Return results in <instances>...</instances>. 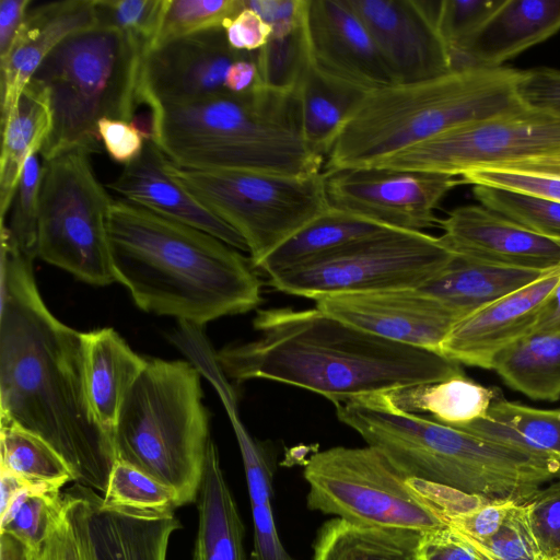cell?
Here are the masks:
<instances>
[{"label":"cell","mask_w":560,"mask_h":560,"mask_svg":"<svg viewBox=\"0 0 560 560\" xmlns=\"http://www.w3.org/2000/svg\"><path fill=\"white\" fill-rule=\"evenodd\" d=\"M0 237V422L43 439L66 460L74 483L103 494L117 459L89 400L83 332L47 308L35 257Z\"/></svg>","instance_id":"6da1fadb"},{"label":"cell","mask_w":560,"mask_h":560,"mask_svg":"<svg viewBox=\"0 0 560 560\" xmlns=\"http://www.w3.org/2000/svg\"><path fill=\"white\" fill-rule=\"evenodd\" d=\"M258 336L215 353L228 378H262L345 404L359 398L464 374L443 354L384 339L316 306L260 310Z\"/></svg>","instance_id":"7a4b0ae2"},{"label":"cell","mask_w":560,"mask_h":560,"mask_svg":"<svg viewBox=\"0 0 560 560\" xmlns=\"http://www.w3.org/2000/svg\"><path fill=\"white\" fill-rule=\"evenodd\" d=\"M107 229L116 282L144 312L202 327L261 300L250 259L205 231L124 199L113 200Z\"/></svg>","instance_id":"3957f363"},{"label":"cell","mask_w":560,"mask_h":560,"mask_svg":"<svg viewBox=\"0 0 560 560\" xmlns=\"http://www.w3.org/2000/svg\"><path fill=\"white\" fill-rule=\"evenodd\" d=\"M150 112V140L179 167L289 176L322 173L325 156L304 138L299 92H277L258 83L246 93L158 104Z\"/></svg>","instance_id":"277c9868"},{"label":"cell","mask_w":560,"mask_h":560,"mask_svg":"<svg viewBox=\"0 0 560 560\" xmlns=\"http://www.w3.org/2000/svg\"><path fill=\"white\" fill-rule=\"evenodd\" d=\"M336 413L409 478L520 503L559 478L538 454L395 410L374 396L336 405Z\"/></svg>","instance_id":"5b68a950"},{"label":"cell","mask_w":560,"mask_h":560,"mask_svg":"<svg viewBox=\"0 0 560 560\" xmlns=\"http://www.w3.org/2000/svg\"><path fill=\"white\" fill-rule=\"evenodd\" d=\"M520 74L508 67H460L366 92L338 132L325 171L371 166L448 130L522 110Z\"/></svg>","instance_id":"8992f818"},{"label":"cell","mask_w":560,"mask_h":560,"mask_svg":"<svg viewBox=\"0 0 560 560\" xmlns=\"http://www.w3.org/2000/svg\"><path fill=\"white\" fill-rule=\"evenodd\" d=\"M199 371L183 360H147L113 432L116 459L197 500L210 442Z\"/></svg>","instance_id":"52a82bcc"},{"label":"cell","mask_w":560,"mask_h":560,"mask_svg":"<svg viewBox=\"0 0 560 560\" xmlns=\"http://www.w3.org/2000/svg\"><path fill=\"white\" fill-rule=\"evenodd\" d=\"M143 59L124 33L98 25L70 34L48 54L31 79L46 89L51 109L43 161L77 147L100 152L102 118L135 125Z\"/></svg>","instance_id":"ba28073f"},{"label":"cell","mask_w":560,"mask_h":560,"mask_svg":"<svg viewBox=\"0 0 560 560\" xmlns=\"http://www.w3.org/2000/svg\"><path fill=\"white\" fill-rule=\"evenodd\" d=\"M170 177L245 240L254 268L330 208L324 172L289 176L235 170H191L168 160Z\"/></svg>","instance_id":"9c48e42d"},{"label":"cell","mask_w":560,"mask_h":560,"mask_svg":"<svg viewBox=\"0 0 560 560\" xmlns=\"http://www.w3.org/2000/svg\"><path fill=\"white\" fill-rule=\"evenodd\" d=\"M91 153L77 147L43 161L36 255L103 287L116 282L107 229L113 200L94 173Z\"/></svg>","instance_id":"30bf717a"},{"label":"cell","mask_w":560,"mask_h":560,"mask_svg":"<svg viewBox=\"0 0 560 560\" xmlns=\"http://www.w3.org/2000/svg\"><path fill=\"white\" fill-rule=\"evenodd\" d=\"M307 506L351 523L420 532L447 526L441 512L377 448L336 446L306 462Z\"/></svg>","instance_id":"8fae6325"},{"label":"cell","mask_w":560,"mask_h":560,"mask_svg":"<svg viewBox=\"0 0 560 560\" xmlns=\"http://www.w3.org/2000/svg\"><path fill=\"white\" fill-rule=\"evenodd\" d=\"M440 237L385 228L269 277L276 290L317 301L339 294L417 289L453 257Z\"/></svg>","instance_id":"7c38bea8"},{"label":"cell","mask_w":560,"mask_h":560,"mask_svg":"<svg viewBox=\"0 0 560 560\" xmlns=\"http://www.w3.org/2000/svg\"><path fill=\"white\" fill-rule=\"evenodd\" d=\"M560 152V118L524 108L462 126L407 147L371 166L463 175Z\"/></svg>","instance_id":"4fadbf2b"},{"label":"cell","mask_w":560,"mask_h":560,"mask_svg":"<svg viewBox=\"0 0 560 560\" xmlns=\"http://www.w3.org/2000/svg\"><path fill=\"white\" fill-rule=\"evenodd\" d=\"M330 207L378 224L423 232L439 225L435 209L457 176L377 166L324 171Z\"/></svg>","instance_id":"5bb4252c"},{"label":"cell","mask_w":560,"mask_h":560,"mask_svg":"<svg viewBox=\"0 0 560 560\" xmlns=\"http://www.w3.org/2000/svg\"><path fill=\"white\" fill-rule=\"evenodd\" d=\"M250 51L233 49L224 28L214 27L153 49L141 71V106L177 105L228 94L231 66Z\"/></svg>","instance_id":"9a60e30c"},{"label":"cell","mask_w":560,"mask_h":560,"mask_svg":"<svg viewBox=\"0 0 560 560\" xmlns=\"http://www.w3.org/2000/svg\"><path fill=\"white\" fill-rule=\"evenodd\" d=\"M315 306L366 332L439 353L460 319L419 288L330 295Z\"/></svg>","instance_id":"2e32d148"},{"label":"cell","mask_w":560,"mask_h":560,"mask_svg":"<svg viewBox=\"0 0 560 560\" xmlns=\"http://www.w3.org/2000/svg\"><path fill=\"white\" fill-rule=\"evenodd\" d=\"M369 31L395 83H409L454 69L447 46L423 0H346Z\"/></svg>","instance_id":"e0dca14e"},{"label":"cell","mask_w":560,"mask_h":560,"mask_svg":"<svg viewBox=\"0 0 560 560\" xmlns=\"http://www.w3.org/2000/svg\"><path fill=\"white\" fill-rule=\"evenodd\" d=\"M442 243L453 254L495 266L556 271L560 242L547 238L483 206L452 210L439 220Z\"/></svg>","instance_id":"ac0fdd59"},{"label":"cell","mask_w":560,"mask_h":560,"mask_svg":"<svg viewBox=\"0 0 560 560\" xmlns=\"http://www.w3.org/2000/svg\"><path fill=\"white\" fill-rule=\"evenodd\" d=\"M306 28L312 65L370 92L395 83L369 31L346 0H310Z\"/></svg>","instance_id":"d6986e66"},{"label":"cell","mask_w":560,"mask_h":560,"mask_svg":"<svg viewBox=\"0 0 560 560\" xmlns=\"http://www.w3.org/2000/svg\"><path fill=\"white\" fill-rule=\"evenodd\" d=\"M559 280L560 270L550 272L464 316L445 337L440 353L460 365L491 370L499 352L534 330Z\"/></svg>","instance_id":"ffe728a7"},{"label":"cell","mask_w":560,"mask_h":560,"mask_svg":"<svg viewBox=\"0 0 560 560\" xmlns=\"http://www.w3.org/2000/svg\"><path fill=\"white\" fill-rule=\"evenodd\" d=\"M97 26L93 0H67L31 5L13 44L0 58L1 127L14 113L32 77L67 36Z\"/></svg>","instance_id":"44dd1931"},{"label":"cell","mask_w":560,"mask_h":560,"mask_svg":"<svg viewBox=\"0 0 560 560\" xmlns=\"http://www.w3.org/2000/svg\"><path fill=\"white\" fill-rule=\"evenodd\" d=\"M166 161L159 147L152 140H147L140 155L125 165L107 187L128 202L205 231L237 250L248 252L245 240L235 229L200 205L170 177L165 170Z\"/></svg>","instance_id":"7402d4cb"},{"label":"cell","mask_w":560,"mask_h":560,"mask_svg":"<svg viewBox=\"0 0 560 560\" xmlns=\"http://www.w3.org/2000/svg\"><path fill=\"white\" fill-rule=\"evenodd\" d=\"M560 30V0H503L453 56L454 68H498Z\"/></svg>","instance_id":"603a6c76"},{"label":"cell","mask_w":560,"mask_h":560,"mask_svg":"<svg viewBox=\"0 0 560 560\" xmlns=\"http://www.w3.org/2000/svg\"><path fill=\"white\" fill-rule=\"evenodd\" d=\"M84 376L91 407L113 439L120 407L147 364L113 328L83 332Z\"/></svg>","instance_id":"cb8c5ba5"},{"label":"cell","mask_w":560,"mask_h":560,"mask_svg":"<svg viewBox=\"0 0 560 560\" xmlns=\"http://www.w3.org/2000/svg\"><path fill=\"white\" fill-rule=\"evenodd\" d=\"M550 272L553 271L495 266L454 254L452 259L419 289L463 318Z\"/></svg>","instance_id":"d4e9b609"},{"label":"cell","mask_w":560,"mask_h":560,"mask_svg":"<svg viewBox=\"0 0 560 560\" xmlns=\"http://www.w3.org/2000/svg\"><path fill=\"white\" fill-rule=\"evenodd\" d=\"M196 502L198 528L191 560H245L244 525L212 440Z\"/></svg>","instance_id":"484cf974"},{"label":"cell","mask_w":560,"mask_h":560,"mask_svg":"<svg viewBox=\"0 0 560 560\" xmlns=\"http://www.w3.org/2000/svg\"><path fill=\"white\" fill-rule=\"evenodd\" d=\"M384 405L402 412L429 418L454 428L488 416L500 390L468 378L465 373L451 378L406 386L372 395Z\"/></svg>","instance_id":"4316f807"},{"label":"cell","mask_w":560,"mask_h":560,"mask_svg":"<svg viewBox=\"0 0 560 560\" xmlns=\"http://www.w3.org/2000/svg\"><path fill=\"white\" fill-rule=\"evenodd\" d=\"M52 127L48 93L31 80L16 108L2 126L0 158V221L5 222L23 168L31 155L40 152Z\"/></svg>","instance_id":"83f0119b"},{"label":"cell","mask_w":560,"mask_h":560,"mask_svg":"<svg viewBox=\"0 0 560 560\" xmlns=\"http://www.w3.org/2000/svg\"><path fill=\"white\" fill-rule=\"evenodd\" d=\"M94 492L90 534L100 560H166L170 538L182 527L175 517L136 518L100 509Z\"/></svg>","instance_id":"f1b7e54d"},{"label":"cell","mask_w":560,"mask_h":560,"mask_svg":"<svg viewBox=\"0 0 560 560\" xmlns=\"http://www.w3.org/2000/svg\"><path fill=\"white\" fill-rule=\"evenodd\" d=\"M457 429L538 454L560 472V408L530 407L501 395L486 418Z\"/></svg>","instance_id":"f546056e"},{"label":"cell","mask_w":560,"mask_h":560,"mask_svg":"<svg viewBox=\"0 0 560 560\" xmlns=\"http://www.w3.org/2000/svg\"><path fill=\"white\" fill-rule=\"evenodd\" d=\"M506 386L530 399L560 398V332L532 331L497 354L492 369Z\"/></svg>","instance_id":"4dcf8cb0"},{"label":"cell","mask_w":560,"mask_h":560,"mask_svg":"<svg viewBox=\"0 0 560 560\" xmlns=\"http://www.w3.org/2000/svg\"><path fill=\"white\" fill-rule=\"evenodd\" d=\"M422 533L334 517L317 533L313 560H417Z\"/></svg>","instance_id":"1f68e13d"},{"label":"cell","mask_w":560,"mask_h":560,"mask_svg":"<svg viewBox=\"0 0 560 560\" xmlns=\"http://www.w3.org/2000/svg\"><path fill=\"white\" fill-rule=\"evenodd\" d=\"M385 228L388 226L330 207L281 243L255 268L272 277Z\"/></svg>","instance_id":"d6a6232c"},{"label":"cell","mask_w":560,"mask_h":560,"mask_svg":"<svg viewBox=\"0 0 560 560\" xmlns=\"http://www.w3.org/2000/svg\"><path fill=\"white\" fill-rule=\"evenodd\" d=\"M364 94L311 66L299 96L303 135L316 152L327 156L345 120Z\"/></svg>","instance_id":"836d02e7"},{"label":"cell","mask_w":560,"mask_h":560,"mask_svg":"<svg viewBox=\"0 0 560 560\" xmlns=\"http://www.w3.org/2000/svg\"><path fill=\"white\" fill-rule=\"evenodd\" d=\"M183 506L176 490L122 460H116L100 509L136 518L175 516Z\"/></svg>","instance_id":"e575fe53"},{"label":"cell","mask_w":560,"mask_h":560,"mask_svg":"<svg viewBox=\"0 0 560 560\" xmlns=\"http://www.w3.org/2000/svg\"><path fill=\"white\" fill-rule=\"evenodd\" d=\"M0 469L35 487L62 490L73 481L70 467L47 442L5 422H0Z\"/></svg>","instance_id":"d590c367"},{"label":"cell","mask_w":560,"mask_h":560,"mask_svg":"<svg viewBox=\"0 0 560 560\" xmlns=\"http://www.w3.org/2000/svg\"><path fill=\"white\" fill-rule=\"evenodd\" d=\"M94 490L74 483L63 492L62 511L43 545L28 560H100L90 534Z\"/></svg>","instance_id":"8d00e7d4"},{"label":"cell","mask_w":560,"mask_h":560,"mask_svg":"<svg viewBox=\"0 0 560 560\" xmlns=\"http://www.w3.org/2000/svg\"><path fill=\"white\" fill-rule=\"evenodd\" d=\"M63 503L61 490L28 487L0 514V533L10 534L31 551L37 550L57 522Z\"/></svg>","instance_id":"74e56055"},{"label":"cell","mask_w":560,"mask_h":560,"mask_svg":"<svg viewBox=\"0 0 560 560\" xmlns=\"http://www.w3.org/2000/svg\"><path fill=\"white\" fill-rule=\"evenodd\" d=\"M256 63L262 86L282 93L299 92L312 66L306 21L287 35L270 37L257 50Z\"/></svg>","instance_id":"f35d334b"},{"label":"cell","mask_w":560,"mask_h":560,"mask_svg":"<svg viewBox=\"0 0 560 560\" xmlns=\"http://www.w3.org/2000/svg\"><path fill=\"white\" fill-rule=\"evenodd\" d=\"M481 206L547 238L560 242V202L525 192L475 185Z\"/></svg>","instance_id":"ab89813d"},{"label":"cell","mask_w":560,"mask_h":560,"mask_svg":"<svg viewBox=\"0 0 560 560\" xmlns=\"http://www.w3.org/2000/svg\"><path fill=\"white\" fill-rule=\"evenodd\" d=\"M97 25L124 33L145 58L155 47L167 0H93Z\"/></svg>","instance_id":"60d3db41"},{"label":"cell","mask_w":560,"mask_h":560,"mask_svg":"<svg viewBox=\"0 0 560 560\" xmlns=\"http://www.w3.org/2000/svg\"><path fill=\"white\" fill-rule=\"evenodd\" d=\"M244 9V0H167L155 48L214 27Z\"/></svg>","instance_id":"b9f144b4"},{"label":"cell","mask_w":560,"mask_h":560,"mask_svg":"<svg viewBox=\"0 0 560 560\" xmlns=\"http://www.w3.org/2000/svg\"><path fill=\"white\" fill-rule=\"evenodd\" d=\"M43 173L44 164H40L37 154L31 155L24 164L9 211L8 225L5 222L0 224V233H3L22 252L33 257H37V221Z\"/></svg>","instance_id":"7bdbcfd3"},{"label":"cell","mask_w":560,"mask_h":560,"mask_svg":"<svg viewBox=\"0 0 560 560\" xmlns=\"http://www.w3.org/2000/svg\"><path fill=\"white\" fill-rule=\"evenodd\" d=\"M452 58L503 0H423Z\"/></svg>","instance_id":"ee69618b"},{"label":"cell","mask_w":560,"mask_h":560,"mask_svg":"<svg viewBox=\"0 0 560 560\" xmlns=\"http://www.w3.org/2000/svg\"><path fill=\"white\" fill-rule=\"evenodd\" d=\"M472 544L491 560H539L545 556L534 534L525 502L512 509L491 538Z\"/></svg>","instance_id":"f6af8a7d"},{"label":"cell","mask_w":560,"mask_h":560,"mask_svg":"<svg viewBox=\"0 0 560 560\" xmlns=\"http://www.w3.org/2000/svg\"><path fill=\"white\" fill-rule=\"evenodd\" d=\"M463 183L509 189L560 202V176L498 168H477L462 175Z\"/></svg>","instance_id":"bcb514c9"},{"label":"cell","mask_w":560,"mask_h":560,"mask_svg":"<svg viewBox=\"0 0 560 560\" xmlns=\"http://www.w3.org/2000/svg\"><path fill=\"white\" fill-rule=\"evenodd\" d=\"M530 524L545 556L560 555V479L549 482L525 502Z\"/></svg>","instance_id":"7dc6e473"},{"label":"cell","mask_w":560,"mask_h":560,"mask_svg":"<svg viewBox=\"0 0 560 560\" xmlns=\"http://www.w3.org/2000/svg\"><path fill=\"white\" fill-rule=\"evenodd\" d=\"M518 503L512 499H489L470 510L447 517L446 524L471 542L480 544L500 529Z\"/></svg>","instance_id":"c3c4849f"},{"label":"cell","mask_w":560,"mask_h":560,"mask_svg":"<svg viewBox=\"0 0 560 560\" xmlns=\"http://www.w3.org/2000/svg\"><path fill=\"white\" fill-rule=\"evenodd\" d=\"M516 95L524 107L560 118V70L537 68L521 71Z\"/></svg>","instance_id":"681fc988"},{"label":"cell","mask_w":560,"mask_h":560,"mask_svg":"<svg viewBox=\"0 0 560 560\" xmlns=\"http://www.w3.org/2000/svg\"><path fill=\"white\" fill-rule=\"evenodd\" d=\"M417 560H491L467 538L450 526L423 532Z\"/></svg>","instance_id":"f907efd6"},{"label":"cell","mask_w":560,"mask_h":560,"mask_svg":"<svg viewBox=\"0 0 560 560\" xmlns=\"http://www.w3.org/2000/svg\"><path fill=\"white\" fill-rule=\"evenodd\" d=\"M97 131L109 158L125 165L140 155L147 141L133 124L119 119L102 118Z\"/></svg>","instance_id":"816d5d0a"},{"label":"cell","mask_w":560,"mask_h":560,"mask_svg":"<svg viewBox=\"0 0 560 560\" xmlns=\"http://www.w3.org/2000/svg\"><path fill=\"white\" fill-rule=\"evenodd\" d=\"M310 0H244L272 30L271 37L289 34L306 21Z\"/></svg>","instance_id":"f5cc1de1"},{"label":"cell","mask_w":560,"mask_h":560,"mask_svg":"<svg viewBox=\"0 0 560 560\" xmlns=\"http://www.w3.org/2000/svg\"><path fill=\"white\" fill-rule=\"evenodd\" d=\"M222 27L230 46L236 50L256 51L271 37V27L253 10L246 8L226 20Z\"/></svg>","instance_id":"db71d44e"},{"label":"cell","mask_w":560,"mask_h":560,"mask_svg":"<svg viewBox=\"0 0 560 560\" xmlns=\"http://www.w3.org/2000/svg\"><path fill=\"white\" fill-rule=\"evenodd\" d=\"M250 508L254 523L253 560H294L281 544L271 503Z\"/></svg>","instance_id":"11a10c76"},{"label":"cell","mask_w":560,"mask_h":560,"mask_svg":"<svg viewBox=\"0 0 560 560\" xmlns=\"http://www.w3.org/2000/svg\"><path fill=\"white\" fill-rule=\"evenodd\" d=\"M32 4V0L0 1V58L11 48Z\"/></svg>","instance_id":"9f6ffc18"},{"label":"cell","mask_w":560,"mask_h":560,"mask_svg":"<svg viewBox=\"0 0 560 560\" xmlns=\"http://www.w3.org/2000/svg\"><path fill=\"white\" fill-rule=\"evenodd\" d=\"M256 59L257 50L250 51L231 66L225 80V89L229 93H246L259 83Z\"/></svg>","instance_id":"6f0895ef"},{"label":"cell","mask_w":560,"mask_h":560,"mask_svg":"<svg viewBox=\"0 0 560 560\" xmlns=\"http://www.w3.org/2000/svg\"><path fill=\"white\" fill-rule=\"evenodd\" d=\"M533 331L560 332V280L542 304Z\"/></svg>","instance_id":"680465c9"},{"label":"cell","mask_w":560,"mask_h":560,"mask_svg":"<svg viewBox=\"0 0 560 560\" xmlns=\"http://www.w3.org/2000/svg\"><path fill=\"white\" fill-rule=\"evenodd\" d=\"M28 487H32V485L4 469H0V514L8 509L19 492Z\"/></svg>","instance_id":"91938a15"},{"label":"cell","mask_w":560,"mask_h":560,"mask_svg":"<svg viewBox=\"0 0 560 560\" xmlns=\"http://www.w3.org/2000/svg\"><path fill=\"white\" fill-rule=\"evenodd\" d=\"M0 560H28V550L10 534L0 533Z\"/></svg>","instance_id":"94428289"},{"label":"cell","mask_w":560,"mask_h":560,"mask_svg":"<svg viewBox=\"0 0 560 560\" xmlns=\"http://www.w3.org/2000/svg\"><path fill=\"white\" fill-rule=\"evenodd\" d=\"M539 560H560V555L559 556H544Z\"/></svg>","instance_id":"6125c7cd"}]
</instances>
